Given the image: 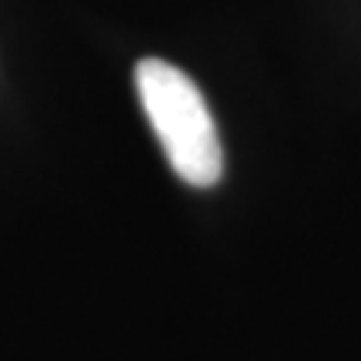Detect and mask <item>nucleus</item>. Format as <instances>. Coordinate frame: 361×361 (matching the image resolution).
I'll list each match as a JSON object with an SVG mask.
<instances>
[{
	"mask_svg": "<svg viewBox=\"0 0 361 361\" xmlns=\"http://www.w3.org/2000/svg\"><path fill=\"white\" fill-rule=\"evenodd\" d=\"M134 84L174 174L191 188L218 184L224 174V151L201 87L180 67L157 57L137 64Z\"/></svg>",
	"mask_w": 361,
	"mask_h": 361,
	"instance_id": "1",
	"label": "nucleus"
}]
</instances>
